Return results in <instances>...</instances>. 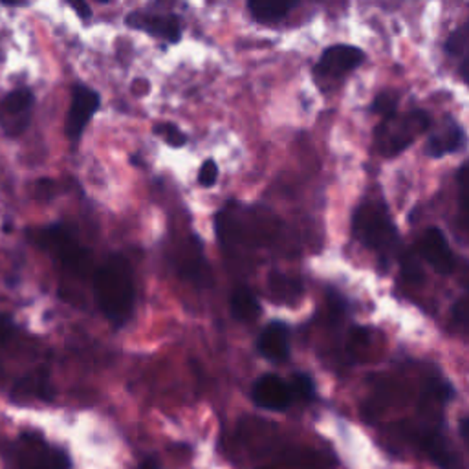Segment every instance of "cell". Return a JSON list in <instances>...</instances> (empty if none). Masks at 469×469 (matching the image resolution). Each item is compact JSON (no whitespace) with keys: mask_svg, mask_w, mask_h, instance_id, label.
<instances>
[{"mask_svg":"<svg viewBox=\"0 0 469 469\" xmlns=\"http://www.w3.org/2000/svg\"><path fill=\"white\" fill-rule=\"evenodd\" d=\"M458 72H460V77L464 79V83L469 85V44L465 46V50L462 53V61H460Z\"/></svg>","mask_w":469,"mask_h":469,"instance_id":"83f0119b","label":"cell"},{"mask_svg":"<svg viewBox=\"0 0 469 469\" xmlns=\"http://www.w3.org/2000/svg\"><path fill=\"white\" fill-rule=\"evenodd\" d=\"M294 8H297V3H280V0H252L247 3L249 15L261 24H277L285 20Z\"/></svg>","mask_w":469,"mask_h":469,"instance_id":"2e32d148","label":"cell"},{"mask_svg":"<svg viewBox=\"0 0 469 469\" xmlns=\"http://www.w3.org/2000/svg\"><path fill=\"white\" fill-rule=\"evenodd\" d=\"M433 119L425 110L394 112L382 117L376 133H374V145L385 158H394L405 149H409L420 136L429 133Z\"/></svg>","mask_w":469,"mask_h":469,"instance_id":"3957f363","label":"cell"},{"mask_svg":"<svg viewBox=\"0 0 469 469\" xmlns=\"http://www.w3.org/2000/svg\"><path fill=\"white\" fill-rule=\"evenodd\" d=\"M415 254L436 273L449 275L455 270V255L442 230L427 228L416 240Z\"/></svg>","mask_w":469,"mask_h":469,"instance_id":"52a82bcc","label":"cell"},{"mask_svg":"<svg viewBox=\"0 0 469 469\" xmlns=\"http://www.w3.org/2000/svg\"><path fill=\"white\" fill-rule=\"evenodd\" d=\"M259 469H323V460L311 451H288Z\"/></svg>","mask_w":469,"mask_h":469,"instance_id":"ac0fdd59","label":"cell"},{"mask_svg":"<svg viewBox=\"0 0 469 469\" xmlns=\"http://www.w3.org/2000/svg\"><path fill=\"white\" fill-rule=\"evenodd\" d=\"M93 294H96L98 308L109 323L123 327L129 321L136 303V287L127 259L114 254L96 268Z\"/></svg>","mask_w":469,"mask_h":469,"instance_id":"6da1fadb","label":"cell"},{"mask_svg":"<svg viewBox=\"0 0 469 469\" xmlns=\"http://www.w3.org/2000/svg\"><path fill=\"white\" fill-rule=\"evenodd\" d=\"M154 134H158L166 143H169L174 149L187 143V136L173 123H158L154 127Z\"/></svg>","mask_w":469,"mask_h":469,"instance_id":"603a6c76","label":"cell"},{"mask_svg":"<svg viewBox=\"0 0 469 469\" xmlns=\"http://www.w3.org/2000/svg\"><path fill=\"white\" fill-rule=\"evenodd\" d=\"M290 387L294 392V400L310 401V400H314V396H316V385H314V382H311L308 374H303V372L294 374Z\"/></svg>","mask_w":469,"mask_h":469,"instance_id":"7402d4cb","label":"cell"},{"mask_svg":"<svg viewBox=\"0 0 469 469\" xmlns=\"http://www.w3.org/2000/svg\"><path fill=\"white\" fill-rule=\"evenodd\" d=\"M20 469H69L67 455L41 444L37 439H24L19 449Z\"/></svg>","mask_w":469,"mask_h":469,"instance_id":"7c38bea8","label":"cell"},{"mask_svg":"<svg viewBox=\"0 0 469 469\" xmlns=\"http://www.w3.org/2000/svg\"><path fill=\"white\" fill-rule=\"evenodd\" d=\"M127 26L145 31V34L162 39L166 43H178L182 39V24L180 19L173 13H158V12H133L127 17Z\"/></svg>","mask_w":469,"mask_h":469,"instance_id":"9c48e42d","label":"cell"},{"mask_svg":"<svg viewBox=\"0 0 469 469\" xmlns=\"http://www.w3.org/2000/svg\"><path fill=\"white\" fill-rule=\"evenodd\" d=\"M252 398L255 405L268 411H285L294 403V392L288 382L277 374H264L252 389Z\"/></svg>","mask_w":469,"mask_h":469,"instance_id":"30bf717a","label":"cell"},{"mask_svg":"<svg viewBox=\"0 0 469 469\" xmlns=\"http://www.w3.org/2000/svg\"><path fill=\"white\" fill-rule=\"evenodd\" d=\"M36 242L52 254L53 259L65 268L69 273L77 277H86L88 273H96L93 266V255L86 246L70 231L67 226L57 224L37 231Z\"/></svg>","mask_w":469,"mask_h":469,"instance_id":"277c9868","label":"cell"},{"mask_svg":"<svg viewBox=\"0 0 469 469\" xmlns=\"http://www.w3.org/2000/svg\"><path fill=\"white\" fill-rule=\"evenodd\" d=\"M451 319H453V327L469 336V288L467 292L453 304L451 310Z\"/></svg>","mask_w":469,"mask_h":469,"instance_id":"44dd1931","label":"cell"},{"mask_svg":"<svg viewBox=\"0 0 469 469\" xmlns=\"http://www.w3.org/2000/svg\"><path fill=\"white\" fill-rule=\"evenodd\" d=\"M365 52L352 44H332L328 46L314 67V77L321 85L336 83L354 72L363 65Z\"/></svg>","mask_w":469,"mask_h":469,"instance_id":"5b68a950","label":"cell"},{"mask_svg":"<svg viewBox=\"0 0 469 469\" xmlns=\"http://www.w3.org/2000/svg\"><path fill=\"white\" fill-rule=\"evenodd\" d=\"M230 310L233 319L240 323H249L261 316V303L252 288L237 287L230 299Z\"/></svg>","mask_w":469,"mask_h":469,"instance_id":"9a60e30c","label":"cell"},{"mask_svg":"<svg viewBox=\"0 0 469 469\" xmlns=\"http://www.w3.org/2000/svg\"><path fill=\"white\" fill-rule=\"evenodd\" d=\"M268 290H270V297L275 303L292 304L303 295V283L295 277L271 271L268 277Z\"/></svg>","mask_w":469,"mask_h":469,"instance_id":"e0dca14e","label":"cell"},{"mask_svg":"<svg viewBox=\"0 0 469 469\" xmlns=\"http://www.w3.org/2000/svg\"><path fill=\"white\" fill-rule=\"evenodd\" d=\"M216 180H218V166L213 158H207L198 171V183L207 190V187H213L216 183Z\"/></svg>","mask_w":469,"mask_h":469,"instance_id":"484cf974","label":"cell"},{"mask_svg":"<svg viewBox=\"0 0 469 469\" xmlns=\"http://www.w3.org/2000/svg\"><path fill=\"white\" fill-rule=\"evenodd\" d=\"M352 235L385 266L396 257L400 247L398 228L382 200H365L352 214Z\"/></svg>","mask_w":469,"mask_h":469,"instance_id":"7a4b0ae2","label":"cell"},{"mask_svg":"<svg viewBox=\"0 0 469 469\" xmlns=\"http://www.w3.org/2000/svg\"><path fill=\"white\" fill-rule=\"evenodd\" d=\"M257 349L263 358L273 363H283L290 358V328L283 321H271L259 336Z\"/></svg>","mask_w":469,"mask_h":469,"instance_id":"4fadbf2b","label":"cell"},{"mask_svg":"<svg viewBox=\"0 0 469 469\" xmlns=\"http://www.w3.org/2000/svg\"><path fill=\"white\" fill-rule=\"evenodd\" d=\"M13 330H15L13 319L6 314H0V345H4V343L12 337Z\"/></svg>","mask_w":469,"mask_h":469,"instance_id":"4316f807","label":"cell"},{"mask_svg":"<svg viewBox=\"0 0 469 469\" xmlns=\"http://www.w3.org/2000/svg\"><path fill=\"white\" fill-rule=\"evenodd\" d=\"M72 8L77 12V15L79 17H83V19H88L90 15H92V12H90V8L86 6V4H72Z\"/></svg>","mask_w":469,"mask_h":469,"instance_id":"f546056e","label":"cell"},{"mask_svg":"<svg viewBox=\"0 0 469 469\" xmlns=\"http://www.w3.org/2000/svg\"><path fill=\"white\" fill-rule=\"evenodd\" d=\"M101 98L96 90L86 85H76L72 90V103L67 114L65 134L72 143H77L90 123L92 116L100 110Z\"/></svg>","mask_w":469,"mask_h":469,"instance_id":"8992f818","label":"cell"},{"mask_svg":"<svg viewBox=\"0 0 469 469\" xmlns=\"http://www.w3.org/2000/svg\"><path fill=\"white\" fill-rule=\"evenodd\" d=\"M467 136L455 117H446L439 129L429 133L425 142V154L429 158H444L465 147Z\"/></svg>","mask_w":469,"mask_h":469,"instance_id":"8fae6325","label":"cell"},{"mask_svg":"<svg viewBox=\"0 0 469 469\" xmlns=\"http://www.w3.org/2000/svg\"><path fill=\"white\" fill-rule=\"evenodd\" d=\"M140 469H160V464L156 458H145L140 465Z\"/></svg>","mask_w":469,"mask_h":469,"instance_id":"4dcf8cb0","label":"cell"},{"mask_svg":"<svg viewBox=\"0 0 469 469\" xmlns=\"http://www.w3.org/2000/svg\"><path fill=\"white\" fill-rule=\"evenodd\" d=\"M187 249H190V254L182 252L178 264H176L180 275L187 280H193V283L198 287H209L211 285V271H209L206 259L202 257V252L198 249L197 240H195L193 247H187Z\"/></svg>","mask_w":469,"mask_h":469,"instance_id":"5bb4252c","label":"cell"},{"mask_svg":"<svg viewBox=\"0 0 469 469\" xmlns=\"http://www.w3.org/2000/svg\"><path fill=\"white\" fill-rule=\"evenodd\" d=\"M401 271H403V277L411 280V283H420L422 277H424L422 266L418 264L415 254H403L401 255Z\"/></svg>","mask_w":469,"mask_h":469,"instance_id":"d4e9b609","label":"cell"},{"mask_svg":"<svg viewBox=\"0 0 469 469\" xmlns=\"http://www.w3.org/2000/svg\"><path fill=\"white\" fill-rule=\"evenodd\" d=\"M458 431H460V436H462V441H464L465 448L469 449V416H467V418H462V420H460Z\"/></svg>","mask_w":469,"mask_h":469,"instance_id":"f1b7e54d","label":"cell"},{"mask_svg":"<svg viewBox=\"0 0 469 469\" xmlns=\"http://www.w3.org/2000/svg\"><path fill=\"white\" fill-rule=\"evenodd\" d=\"M396 109H398V96L394 92H382L380 96L372 103V112L380 114L382 117H387V116L398 112Z\"/></svg>","mask_w":469,"mask_h":469,"instance_id":"cb8c5ba5","label":"cell"},{"mask_svg":"<svg viewBox=\"0 0 469 469\" xmlns=\"http://www.w3.org/2000/svg\"><path fill=\"white\" fill-rule=\"evenodd\" d=\"M52 391H50V382L46 372H34L20 380L15 389H13V398H41V400H50Z\"/></svg>","mask_w":469,"mask_h":469,"instance_id":"d6986e66","label":"cell"},{"mask_svg":"<svg viewBox=\"0 0 469 469\" xmlns=\"http://www.w3.org/2000/svg\"><path fill=\"white\" fill-rule=\"evenodd\" d=\"M36 96L28 88H17L0 101V125L6 134L19 136L26 131Z\"/></svg>","mask_w":469,"mask_h":469,"instance_id":"ba28073f","label":"cell"},{"mask_svg":"<svg viewBox=\"0 0 469 469\" xmlns=\"http://www.w3.org/2000/svg\"><path fill=\"white\" fill-rule=\"evenodd\" d=\"M457 185H458L460 218H462V224L469 231V160L458 169V173H457Z\"/></svg>","mask_w":469,"mask_h":469,"instance_id":"ffe728a7","label":"cell"}]
</instances>
